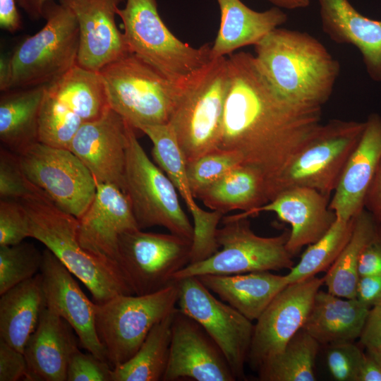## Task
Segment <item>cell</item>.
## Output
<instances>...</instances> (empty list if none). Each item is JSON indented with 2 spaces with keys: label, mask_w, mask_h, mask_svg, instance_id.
I'll return each instance as SVG.
<instances>
[{
  "label": "cell",
  "mask_w": 381,
  "mask_h": 381,
  "mask_svg": "<svg viewBox=\"0 0 381 381\" xmlns=\"http://www.w3.org/2000/svg\"><path fill=\"white\" fill-rule=\"evenodd\" d=\"M364 208L381 222V160L364 198Z\"/></svg>",
  "instance_id": "681fc988"
},
{
  "label": "cell",
  "mask_w": 381,
  "mask_h": 381,
  "mask_svg": "<svg viewBox=\"0 0 381 381\" xmlns=\"http://www.w3.org/2000/svg\"><path fill=\"white\" fill-rule=\"evenodd\" d=\"M140 131L152 143L155 162L171 181L193 217L194 236L190 263L207 258L219 248L215 232L224 214L206 211L196 203L189 186L186 161L170 124L145 126Z\"/></svg>",
  "instance_id": "e0dca14e"
},
{
  "label": "cell",
  "mask_w": 381,
  "mask_h": 381,
  "mask_svg": "<svg viewBox=\"0 0 381 381\" xmlns=\"http://www.w3.org/2000/svg\"><path fill=\"white\" fill-rule=\"evenodd\" d=\"M116 15L122 20L130 52L174 82H185L212 59L210 44L195 48L169 30L159 16L157 0H126Z\"/></svg>",
  "instance_id": "52a82bcc"
},
{
  "label": "cell",
  "mask_w": 381,
  "mask_h": 381,
  "mask_svg": "<svg viewBox=\"0 0 381 381\" xmlns=\"http://www.w3.org/2000/svg\"><path fill=\"white\" fill-rule=\"evenodd\" d=\"M353 222L354 217L349 221L337 218L323 236L308 245L298 263L294 265L286 274L289 284L316 276L327 270L349 241Z\"/></svg>",
  "instance_id": "d590c367"
},
{
  "label": "cell",
  "mask_w": 381,
  "mask_h": 381,
  "mask_svg": "<svg viewBox=\"0 0 381 381\" xmlns=\"http://www.w3.org/2000/svg\"><path fill=\"white\" fill-rule=\"evenodd\" d=\"M363 356V350L354 341L328 344L326 363L331 376L337 381H357Z\"/></svg>",
  "instance_id": "60d3db41"
},
{
  "label": "cell",
  "mask_w": 381,
  "mask_h": 381,
  "mask_svg": "<svg viewBox=\"0 0 381 381\" xmlns=\"http://www.w3.org/2000/svg\"><path fill=\"white\" fill-rule=\"evenodd\" d=\"M83 123L77 114L48 91L47 85L39 114V142L54 147L69 149Z\"/></svg>",
  "instance_id": "8d00e7d4"
},
{
  "label": "cell",
  "mask_w": 381,
  "mask_h": 381,
  "mask_svg": "<svg viewBox=\"0 0 381 381\" xmlns=\"http://www.w3.org/2000/svg\"><path fill=\"white\" fill-rule=\"evenodd\" d=\"M0 26L11 33L21 29L22 20L16 0H0Z\"/></svg>",
  "instance_id": "f907efd6"
},
{
  "label": "cell",
  "mask_w": 381,
  "mask_h": 381,
  "mask_svg": "<svg viewBox=\"0 0 381 381\" xmlns=\"http://www.w3.org/2000/svg\"><path fill=\"white\" fill-rule=\"evenodd\" d=\"M45 194L26 176L18 154L1 147L0 197L1 199L22 200Z\"/></svg>",
  "instance_id": "ab89813d"
},
{
  "label": "cell",
  "mask_w": 381,
  "mask_h": 381,
  "mask_svg": "<svg viewBox=\"0 0 381 381\" xmlns=\"http://www.w3.org/2000/svg\"><path fill=\"white\" fill-rule=\"evenodd\" d=\"M364 349L357 381H381V351Z\"/></svg>",
  "instance_id": "c3c4849f"
},
{
  "label": "cell",
  "mask_w": 381,
  "mask_h": 381,
  "mask_svg": "<svg viewBox=\"0 0 381 381\" xmlns=\"http://www.w3.org/2000/svg\"><path fill=\"white\" fill-rule=\"evenodd\" d=\"M111 369L108 362L78 349L70 359L66 381H111Z\"/></svg>",
  "instance_id": "7bdbcfd3"
},
{
  "label": "cell",
  "mask_w": 381,
  "mask_h": 381,
  "mask_svg": "<svg viewBox=\"0 0 381 381\" xmlns=\"http://www.w3.org/2000/svg\"><path fill=\"white\" fill-rule=\"evenodd\" d=\"M229 85L219 149L238 152L243 164L260 169L267 186L315 136L322 107L283 96L259 66L254 54L227 57Z\"/></svg>",
  "instance_id": "6da1fadb"
},
{
  "label": "cell",
  "mask_w": 381,
  "mask_h": 381,
  "mask_svg": "<svg viewBox=\"0 0 381 381\" xmlns=\"http://www.w3.org/2000/svg\"><path fill=\"white\" fill-rule=\"evenodd\" d=\"M175 310L152 328L131 358L111 369V381L163 380L169 361L171 327Z\"/></svg>",
  "instance_id": "836d02e7"
},
{
  "label": "cell",
  "mask_w": 381,
  "mask_h": 381,
  "mask_svg": "<svg viewBox=\"0 0 381 381\" xmlns=\"http://www.w3.org/2000/svg\"><path fill=\"white\" fill-rule=\"evenodd\" d=\"M42 253L40 273L46 307L70 325L83 349L108 362L96 329V303L88 299L73 274L49 250L46 248Z\"/></svg>",
  "instance_id": "ac0fdd59"
},
{
  "label": "cell",
  "mask_w": 381,
  "mask_h": 381,
  "mask_svg": "<svg viewBox=\"0 0 381 381\" xmlns=\"http://www.w3.org/2000/svg\"><path fill=\"white\" fill-rule=\"evenodd\" d=\"M47 85L12 89L0 97V140L20 154L39 142L38 121Z\"/></svg>",
  "instance_id": "f546056e"
},
{
  "label": "cell",
  "mask_w": 381,
  "mask_h": 381,
  "mask_svg": "<svg viewBox=\"0 0 381 381\" xmlns=\"http://www.w3.org/2000/svg\"><path fill=\"white\" fill-rule=\"evenodd\" d=\"M196 199L224 215L234 210L249 212L269 202L266 179L258 168L242 164L202 190Z\"/></svg>",
  "instance_id": "4dcf8cb0"
},
{
  "label": "cell",
  "mask_w": 381,
  "mask_h": 381,
  "mask_svg": "<svg viewBox=\"0 0 381 381\" xmlns=\"http://www.w3.org/2000/svg\"><path fill=\"white\" fill-rule=\"evenodd\" d=\"M322 29L337 44H351L362 55L371 79L381 81V20L359 13L349 0H319Z\"/></svg>",
  "instance_id": "d4e9b609"
},
{
  "label": "cell",
  "mask_w": 381,
  "mask_h": 381,
  "mask_svg": "<svg viewBox=\"0 0 381 381\" xmlns=\"http://www.w3.org/2000/svg\"><path fill=\"white\" fill-rule=\"evenodd\" d=\"M176 281L178 308L197 321L224 353L236 380L245 378L254 324L214 297L198 277Z\"/></svg>",
  "instance_id": "5bb4252c"
},
{
  "label": "cell",
  "mask_w": 381,
  "mask_h": 381,
  "mask_svg": "<svg viewBox=\"0 0 381 381\" xmlns=\"http://www.w3.org/2000/svg\"><path fill=\"white\" fill-rule=\"evenodd\" d=\"M46 23L0 60V90L49 85L77 64L79 28L73 12L49 0Z\"/></svg>",
  "instance_id": "3957f363"
},
{
  "label": "cell",
  "mask_w": 381,
  "mask_h": 381,
  "mask_svg": "<svg viewBox=\"0 0 381 381\" xmlns=\"http://www.w3.org/2000/svg\"><path fill=\"white\" fill-rule=\"evenodd\" d=\"M329 200L315 189L294 187L282 191L258 208L236 215L248 217L262 212L275 213L291 227L286 248L294 256L303 246L319 240L336 221V214L329 207Z\"/></svg>",
  "instance_id": "7402d4cb"
},
{
  "label": "cell",
  "mask_w": 381,
  "mask_h": 381,
  "mask_svg": "<svg viewBox=\"0 0 381 381\" xmlns=\"http://www.w3.org/2000/svg\"><path fill=\"white\" fill-rule=\"evenodd\" d=\"M228 85L226 56L212 59L184 83L169 123L186 163L219 149Z\"/></svg>",
  "instance_id": "5b68a950"
},
{
  "label": "cell",
  "mask_w": 381,
  "mask_h": 381,
  "mask_svg": "<svg viewBox=\"0 0 381 381\" xmlns=\"http://www.w3.org/2000/svg\"><path fill=\"white\" fill-rule=\"evenodd\" d=\"M96 184L91 204L78 219V239L91 254L117 264L120 236L140 229L126 193L111 183Z\"/></svg>",
  "instance_id": "ffe728a7"
},
{
  "label": "cell",
  "mask_w": 381,
  "mask_h": 381,
  "mask_svg": "<svg viewBox=\"0 0 381 381\" xmlns=\"http://www.w3.org/2000/svg\"><path fill=\"white\" fill-rule=\"evenodd\" d=\"M324 278L315 276L289 284L254 324L247 362L253 370L280 353L302 329Z\"/></svg>",
  "instance_id": "9a60e30c"
},
{
  "label": "cell",
  "mask_w": 381,
  "mask_h": 381,
  "mask_svg": "<svg viewBox=\"0 0 381 381\" xmlns=\"http://www.w3.org/2000/svg\"><path fill=\"white\" fill-rule=\"evenodd\" d=\"M254 47L261 70L286 98L320 107L329 100L340 64L313 35L279 27Z\"/></svg>",
  "instance_id": "7a4b0ae2"
},
{
  "label": "cell",
  "mask_w": 381,
  "mask_h": 381,
  "mask_svg": "<svg viewBox=\"0 0 381 381\" xmlns=\"http://www.w3.org/2000/svg\"><path fill=\"white\" fill-rule=\"evenodd\" d=\"M124 192L140 229L159 226L193 241L194 227L182 208L177 190L150 159L128 123Z\"/></svg>",
  "instance_id": "8fae6325"
},
{
  "label": "cell",
  "mask_w": 381,
  "mask_h": 381,
  "mask_svg": "<svg viewBox=\"0 0 381 381\" xmlns=\"http://www.w3.org/2000/svg\"><path fill=\"white\" fill-rule=\"evenodd\" d=\"M379 222L365 208L354 217L351 236L324 278L327 291L338 296L356 298L359 280L358 265L365 246L374 237Z\"/></svg>",
  "instance_id": "d6a6232c"
},
{
  "label": "cell",
  "mask_w": 381,
  "mask_h": 381,
  "mask_svg": "<svg viewBox=\"0 0 381 381\" xmlns=\"http://www.w3.org/2000/svg\"><path fill=\"white\" fill-rule=\"evenodd\" d=\"M29 219L30 237L49 250L87 288L96 303L134 294L116 263L86 250L78 239V219L44 195L19 200Z\"/></svg>",
  "instance_id": "277c9868"
},
{
  "label": "cell",
  "mask_w": 381,
  "mask_h": 381,
  "mask_svg": "<svg viewBox=\"0 0 381 381\" xmlns=\"http://www.w3.org/2000/svg\"><path fill=\"white\" fill-rule=\"evenodd\" d=\"M74 13L79 28L77 64L99 71L131 53L115 16L124 0H59Z\"/></svg>",
  "instance_id": "44dd1931"
},
{
  "label": "cell",
  "mask_w": 381,
  "mask_h": 381,
  "mask_svg": "<svg viewBox=\"0 0 381 381\" xmlns=\"http://www.w3.org/2000/svg\"><path fill=\"white\" fill-rule=\"evenodd\" d=\"M28 179L61 210L80 219L91 204L96 181L70 150L37 142L18 154Z\"/></svg>",
  "instance_id": "4fadbf2b"
},
{
  "label": "cell",
  "mask_w": 381,
  "mask_h": 381,
  "mask_svg": "<svg viewBox=\"0 0 381 381\" xmlns=\"http://www.w3.org/2000/svg\"><path fill=\"white\" fill-rule=\"evenodd\" d=\"M216 1L220 11V25L211 47L212 59L231 55L245 46L255 45L288 20L286 13L276 6L256 11L241 0Z\"/></svg>",
  "instance_id": "484cf974"
},
{
  "label": "cell",
  "mask_w": 381,
  "mask_h": 381,
  "mask_svg": "<svg viewBox=\"0 0 381 381\" xmlns=\"http://www.w3.org/2000/svg\"><path fill=\"white\" fill-rule=\"evenodd\" d=\"M99 72L109 107L138 130L169 123L186 82L169 80L133 53Z\"/></svg>",
  "instance_id": "8992f818"
},
{
  "label": "cell",
  "mask_w": 381,
  "mask_h": 381,
  "mask_svg": "<svg viewBox=\"0 0 381 381\" xmlns=\"http://www.w3.org/2000/svg\"><path fill=\"white\" fill-rule=\"evenodd\" d=\"M193 241L173 234L126 231L119 239L116 262L135 295L159 291L190 263Z\"/></svg>",
  "instance_id": "7c38bea8"
},
{
  "label": "cell",
  "mask_w": 381,
  "mask_h": 381,
  "mask_svg": "<svg viewBox=\"0 0 381 381\" xmlns=\"http://www.w3.org/2000/svg\"><path fill=\"white\" fill-rule=\"evenodd\" d=\"M235 381L218 345L192 318L176 309L171 327L167 368L163 381Z\"/></svg>",
  "instance_id": "2e32d148"
},
{
  "label": "cell",
  "mask_w": 381,
  "mask_h": 381,
  "mask_svg": "<svg viewBox=\"0 0 381 381\" xmlns=\"http://www.w3.org/2000/svg\"><path fill=\"white\" fill-rule=\"evenodd\" d=\"M47 90L83 122L101 117L110 108L99 72L78 64L47 85Z\"/></svg>",
  "instance_id": "1f68e13d"
},
{
  "label": "cell",
  "mask_w": 381,
  "mask_h": 381,
  "mask_svg": "<svg viewBox=\"0 0 381 381\" xmlns=\"http://www.w3.org/2000/svg\"><path fill=\"white\" fill-rule=\"evenodd\" d=\"M211 291L250 321H256L273 298L288 284L286 275L270 271L198 277Z\"/></svg>",
  "instance_id": "83f0119b"
},
{
  "label": "cell",
  "mask_w": 381,
  "mask_h": 381,
  "mask_svg": "<svg viewBox=\"0 0 381 381\" xmlns=\"http://www.w3.org/2000/svg\"><path fill=\"white\" fill-rule=\"evenodd\" d=\"M356 298L373 308L381 305V274L359 278Z\"/></svg>",
  "instance_id": "bcb514c9"
},
{
  "label": "cell",
  "mask_w": 381,
  "mask_h": 381,
  "mask_svg": "<svg viewBox=\"0 0 381 381\" xmlns=\"http://www.w3.org/2000/svg\"><path fill=\"white\" fill-rule=\"evenodd\" d=\"M30 237L28 214L19 200L0 201V246L20 243Z\"/></svg>",
  "instance_id": "b9f144b4"
},
{
  "label": "cell",
  "mask_w": 381,
  "mask_h": 381,
  "mask_svg": "<svg viewBox=\"0 0 381 381\" xmlns=\"http://www.w3.org/2000/svg\"><path fill=\"white\" fill-rule=\"evenodd\" d=\"M320 344L300 329L284 349L257 370L262 381L316 380L315 363Z\"/></svg>",
  "instance_id": "e575fe53"
},
{
  "label": "cell",
  "mask_w": 381,
  "mask_h": 381,
  "mask_svg": "<svg viewBox=\"0 0 381 381\" xmlns=\"http://www.w3.org/2000/svg\"><path fill=\"white\" fill-rule=\"evenodd\" d=\"M43 259L33 244L0 246V295L40 273Z\"/></svg>",
  "instance_id": "74e56055"
},
{
  "label": "cell",
  "mask_w": 381,
  "mask_h": 381,
  "mask_svg": "<svg viewBox=\"0 0 381 381\" xmlns=\"http://www.w3.org/2000/svg\"><path fill=\"white\" fill-rule=\"evenodd\" d=\"M176 281L145 295L119 294L96 303L95 325L111 368L131 358L152 328L177 308Z\"/></svg>",
  "instance_id": "ba28073f"
},
{
  "label": "cell",
  "mask_w": 381,
  "mask_h": 381,
  "mask_svg": "<svg viewBox=\"0 0 381 381\" xmlns=\"http://www.w3.org/2000/svg\"><path fill=\"white\" fill-rule=\"evenodd\" d=\"M358 272L359 277L381 274V222L360 255Z\"/></svg>",
  "instance_id": "f6af8a7d"
},
{
  "label": "cell",
  "mask_w": 381,
  "mask_h": 381,
  "mask_svg": "<svg viewBox=\"0 0 381 381\" xmlns=\"http://www.w3.org/2000/svg\"><path fill=\"white\" fill-rule=\"evenodd\" d=\"M28 365L23 352L0 339V381L26 380Z\"/></svg>",
  "instance_id": "ee69618b"
},
{
  "label": "cell",
  "mask_w": 381,
  "mask_h": 381,
  "mask_svg": "<svg viewBox=\"0 0 381 381\" xmlns=\"http://www.w3.org/2000/svg\"><path fill=\"white\" fill-rule=\"evenodd\" d=\"M243 164L236 152L217 149L186 163V173L194 198L205 188Z\"/></svg>",
  "instance_id": "f35d334b"
},
{
  "label": "cell",
  "mask_w": 381,
  "mask_h": 381,
  "mask_svg": "<svg viewBox=\"0 0 381 381\" xmlns=\"http://www.w3.org/2000/svg\"><path fill=\"white\" fill-rule=\"evenodd\" d=\"M359 339L364 348L381 351V305L370 309Z\"/></svg>",
  "instance_id": "7dc6e473"
},
{
  "label": "cell",
  "mask_w": 381,
  "mask_h": 381,
  "mask_svg": "<svg viewBox=\"0 0 381 381\" xmlns=\"http://www.w3.org/2000/svg\"><path fill=\"white\" fill-rule=\"evenodd\" d=\"M73 329L62 318L46 307L38 325L23 350L28 381H66L73 354L78 350Z\"/></svg>",
  "instance_id": "cb8c5ba5"
},
{
  "label": "cell",
  "mask_w": 381,
  "mask_h": 381,
  "mask_svg": "<svg viewBox=\"0 0 381 381\" xmlns=\"http://www.w3.org/2000/svg\"><path fill=\"white\" fill-rule=\"evenodd\" d=\"M370 309L356 298L319 289L302 329L320 344L354 341L360 337Z\"/></svg>",
  "instance_id": "4316f807"
},
{
  "label": "cell",
  "mask_w": 381,
  "mask_h": 381,
  "mask_svg": "<svg viewBox=\"0 0 381 381\" xmlns=\"http://www.w3.org/2000/svg\"><path fill=\"white\" fill-rule=\"evenodd\" d=\"M363 135L350 155L329 207L349 221L364 208V198L381 160V116L370 114Z\"/></svg>",
  "instance_id": "603a6c76"
},
{
  "label": "cell",
  "mask_w": 381,
  "mask_h": 381,
  "mask_svg": "<svg viewBox=\"0 0 381 381\" xmlns=\"http://www.w3.org/2000/svg\"><path fill=\"white\" fill-rule=\"evenodd\" d=\"M365 121L332 119L267 188L269 202L294 187L315 189L330 197L346 162L358 143Z\"/></svg>",
  "instance_id": "30bf717a"
},
{
  "label": "cell",
  "mask_w": 381,
  "mask_h": 381,
  "mask_svg": "<svg viewBox=\"0 0 381 381\" xmlns=\"http://www.w3.org/2000/svg\"><path fill=\"white\" fill-rule=\"evenodd\" d=\"M215 239L219 248L206 259L190 263L179 271L174 281L204 274L230 275L252 272L290 270L293 255L286 248L290 231L263 237L254 233L248 217H223Z\"/></svg>",
  "instance_id": "9c48e42d"
},
{
  "label": "cell",
  "mask_w": 381,
  "mask_h": 381,
  "mask_svg": "<svg viewBox=\"0 0 381 381\" xmlns=\"http://www.w3.org/2000/svg\"><path fill=\"white\" fill-rule=\"evenodd\" d=\"M45 308L40 273L4 292L0 298V339L23 353Z\"/></svg>",
  "instance_id": "f1b7e54d"
},
{
  "label": "cell",
  "mask_w": 381,
  "mask_h": 381,
  "mask_svg": "<svg viewBox=\"0 0 381 381\" xmlns=\"http://www.w3.org/2000/svg\"><path fill=\"white\" fill-rule=\"evenodd\" d=\"M274 6L288 10L305 8L310 4V0H266Z\"/></svg>",
  "instance_id": "f5cc1de1"
},
{
  "label": "cell",
  "mask_w": 381,
  "mask_h": 381,
  "mask_svg": "<svg viewBox=\"0 0 381 381\" xmlns=\"http://www.w3.org/2000/svg\"><path fill=\"white\" fill-rule=\"evenodd\" d=\"M128 123L109 108L101 117L83 122L69 149L86 166L96 183L124 191Z\"/></svg>",
  "instance_id": "d6986e66"
},
{
  "label": "cell",
  "mask_w": 381,
  "mask_h": 381,
  "mask_svg": "<svg viewBox=\"0 0 381 381\" xmlns=\"http://www.w3.org/2000/svg\"><path fill=\"white\" fill-rule=\"evenodd\" d=\"M49 0H16L20 7L32 20H38L43 17V9Z\"/></svg>",
  "instance_id": "816d5d0a"
}]
</instances>
